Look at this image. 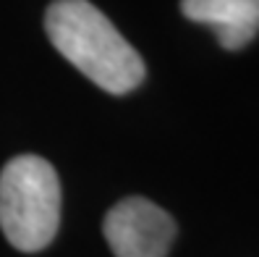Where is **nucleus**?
I'll list each match as a JSON object with an SVG mask.
<instances>
[{"label": "nucleus", "mask_w": 259, "mask_h": 257, "mask_svg": "<svg viewBox=\"0 0 259 257\" xmlns=\"http://www.w3.org/2000/svg\"><path fill=\"white\" fill-rule=\"evenodd\" d=\"M60 223V181L39 155H19L0 171V229L21 252L50 244Z\"/></svg>", "instance_id": "f03ea898"}, {"label": "nucleus", "mask_w": 259, "mask_h": 257, "mask_svg": "<svg viewBox=\"0 0 259 257\" xmlns=\"http://www.w3.org/2000/svg\"><path fill=\"white\" fill-rule=\"evenodd\" d=\"M102 231L115 257H165L176 239V223L160 205L126 197L105 215Z\"/></svg>", "instance_id": "7ed1b4c3"}, {"label": "nucleus", "mask_w": 259, "mask_h": 257, "mask_svg": "<svg viewBox=\"0 0 259 257\" xmlns=\"http://www.w3.org/2000/svg\"><path fill=\"white\" fill-rule=\"evenodd\" d=\"M45 29L71 66L110 95H126L144 82V60L89 0H55Z\"/></svg>", "instance_id": "f257e3e1"}, {"label": "nucleus", "mask_w": 259, "mask_h": 257, "mask_svg": "<svg viewBox=\"0 0 259 257\" xmlns=\"http://www.w3.org/2000/svg\"><path fill=\"white\" fill-rule=\"evenodd\" d=\"M181 13L209 26L225 50H241L259 34V0H181Z\"/></svg>", "instance_id": "20e7f679"}]
</instances>
